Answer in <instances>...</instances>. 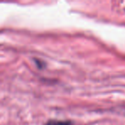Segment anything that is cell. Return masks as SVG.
<instances>
[{"label": "cell", "instance_id": "6da1fadb", "mask_svg": "<svg viewBox=\"0 0 125 125\" xmlns=\"http://www.w3.org/2000/svg\"><path fill=\"white\" fill-rule=\"evenodd\" d=\"M45 125H72V123L68 122V121L50 120L49 122H47Z\"/></svg>", "mask_w": 125, "mask_h": 125}, {"label": "cell", "instance_id": "7a4b0ae2", "mask_svg": "<svg viewBox=\"0 0 125 125\" xmlns=\"http://www.w3.org/2000/svg\"><path fill=\"white\" fill-rule=\"evenodd\" d=\"M35 61H36V64L38 65V68H40L41 69L42 68V61H39V60H37V59H35Z\"/></svg>", "mask_w": 125, "mask_h": 125}]
</instances>
